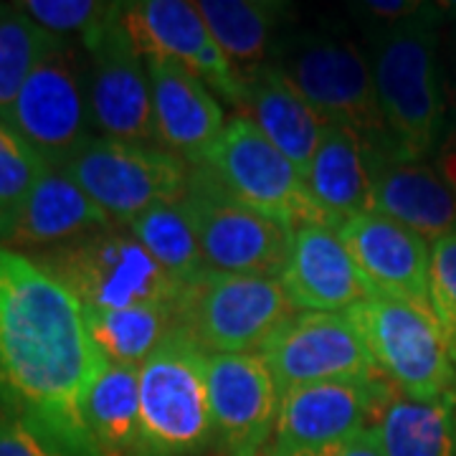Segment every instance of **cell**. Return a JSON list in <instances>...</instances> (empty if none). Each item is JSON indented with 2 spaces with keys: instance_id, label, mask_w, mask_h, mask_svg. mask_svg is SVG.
<instances>
[{
  "instance_id": "6da1fadb",
  "label": "cell",
  "mask_w": 456,
  "mask_h": 456,
  "mask_svg": "<svg viewBox=\"0 0 456 456\" xmlns=\"http://www.w3.org/2000/svg\"><path fill=\"white\" fill-rule=\"evenodd\" d=\"M107 365L82 302L33 256L0 246V411L38 428L66 456H102L84 401Z\"/></svg>"
},
{
  "instance_id": "7a4b0ae2",
  "label": "cell",
  "mask_w": 456,
  "mask_h": 456,
  "mask_svg": "<svg viewBox=\"0 0 456 456\" xmlns=\"http://www.w3.org/2000/svg\"><path fill=\"white\" fill-rule=\"evenodd\" d=\"M439 5L373 33V77L386 130L383 155L395 163H424L446 132V107L436 64Z\"/></svg>"
},
{
  "instance_id": "3957f363",
  "label": "cell",
  "mask_w": 456,
  "mask_h": 456,
  "mask_svg": "<svg viewBox=\"0 0 456 456\" xmlns=\"http://www.w3.org/2000/svg\"><path fill=\"white\" fill-rule=\"evenodd\" d=\"M208 360L211 353L183 325L140 365L134 456H196L216 444Z\"/></svg>"
},
{
  "instance_id": "277c9868",
  "label": "cell",
  "mask_w": 456,
  "mask_h": 456,
  "mask_svg": "<svg viewBox=\"0 0 456 456\" xmlns=\"http://www.w3.org/2000/svg\"><path fill=\"white\" fill-rule=\"evenodd\" d=\"M299 97L325 119L358 132L370 150H386V130L375 94L373 59L353 41L325 31L281 36L269 56Z\"/></svg>"
},
{
  "instance_id": "5b68a950",
  "label": "cell",
  "mask_w": 456,
  "mask_h": 456,
  "mask_svg": "<svg viewBox=\"0 0 456 456\" xmlns=\"http://www.w3.org/2000/svg\"><path fill=\"white\" fill-rule=\"evenodd\" d=\"M86 310L183 305L188 287L170 277L130 228H102L33 256Z\"/></svg>"
},
{
  "instance_id": "8992f818",
  "label": "cell",
  "mask_w": 456,
  "mask_h": 456,
  "mask_svg": "<svg viewBox=\"0 0 456 456\" xmlns=\"http://www.w3.org/2000/svg\"><path fill=\"white\" fill-rule=\"evenodd\" d=\"M378 373L413 401L456 395V365L434 312L393 299H365L347 310Z\"/></svg>"
},
{
  "instance_id": "52a82bcc",
  "label": "cell",
  "mask_w": 456,
  "mask_h": 456,
  "mask_svg": "<svg viewBox=\"0 0 456 456\" xmlns=\"http://www.w3.org/2000/svg\"><path fill=\"white\" fill-rule=\"evenodd\" d=\"M61 170L114 224H130L155 206L178 203L191 183V165L178 155L102 134L89 137Z\"/></svg>"
},
{
  "instance_id": "ba28073f",
  "label": "cell",
  "mask_w": 456,
  "mask_h": 456,
  "mask_svg": "<svg viewBox=\"0 0 456 456\" xmlns=\"http://www.w3.org/2000/svg\"><path fill=\"white\" fill-rule=\"evenodd\" d=\"M203 167L224 193L281 226L325 224L302 173L246 117L228 119Z\"/></svg>"
},
{
  "instance_id": "9c48e42d",
  "label": "cell",
  "mask_w": 456,
  "mask_h": 456,
  "mask_svg": "<svg viewBox=\"0 0 456 456\" xmlns=\"http://www.w3.org/2000/svg\"><path fill=\"white\" fill-rule=\"evenodd\" d=\"M183 206L211 272L241 277L281 274L292 251V228L233 200L203 165H191Z\"/></svg>"
},
{
  "instance_id": "30bf717a",
  "label": "cell",
  "mask_w": 456,
  "mask_h": 456,
  "mask_svg": "<svg viewBox=\"0 0 456 456\" xmlns=\"http://www.w3.org/2000/svg\"><path fill=\"white\" fill-rule=\"evenodd\" d=\"M5 125L51 167H61L89 137H94L89 61L71 41L33 69Z\"/></svg>"
},
{
  "instance_id": "8fae6325",
  "label": "cell",
  "mask_w": 456,
  "mask_h": 456,
  "mask_svg": "<svg viewBox=\"0 0 456 456\" xmlns=\"http://www.w3.org/2000/svg\"><path fill=\"white\" fill-rule=\"evenodd\" d=\"M292 314L277 277L208 272L183 299V325L211 355L256 353Z\"/></svg>"
},
{
  "instance_id": "7c38bea8",
  "label": "cell",
  "mask_w": 456,
  "mask_h": 456,
  "mask_svg": "<svg viewBox=\"0 0 456 456\" xmlns=\"http://www.w3.org/2000/svg\"><path fill=\"white\" fill-rule=\"evenodd\" d=\"M279 398L294 388L383 378L347 312H294L256 350Z\"/></svg>"
},
{
  "instance_id": "4fadbf2b",
  "label": "cell",
  "mask_w": 456,
  "mask_h": 456,
  "mask_svg": "<svg viewBox=\"0 0 456 456\" xmlns=\"http://www.w3.org/2000/svg\"><path fill=\"white\" fill-rule=\"evenodd\" d=\"M125 3L97 31L82 38L89 61V97L94 130L102 137L158 145L152 114V82L147 59L137 51L122 16Z\"/></svg>"
},
{
  "instance_id": "5bb4252c",
  "label": "cell",
  "mask_w": 456,
  "mask_h": 456,
  "mask_svg": "<svg viewBox=\"0 0 456 456\" xmlns=\"http://www.w3.org/2000/svg\"><path fill=\"white\" fill-rule=\"evenodd\" d=\"M393 393L386 378L294 388L279 401L272 449L277 456H299L345 444L375 424Z\"/></svg>"
},
{
  "instance_id": "9a60e30c",
  "label": "cell",
  "mask_w": 456,
  "mask_h": 456,
  "mask_svg": "<svg viewBox=\"0 0 456 456\" xmlns=\"http://www.w3.org/2000/svg\"><path fill=\"white\" fill-rule=\"evenodd\" d=\"M125 26L145 59H170L191 69L236 110H246L248 84L228 61L208 23L188 0H137L122 8Z\"/></svg>"
},
{
  "instance_id": "2e32d148",
  "label": "cell",
  "mask_w": 456,
  "mask_h": 456,
  "mask_svg": "<svg viewBox=\"0 0 456 456\" xmlns=\"http://www.w3.org/2000/svg\"><path fill=\"white\" fill-rule=\"evenodd\" d=\"M338 236L373 297L434 312L428 297L431 246L421 233L368 211L338 226Z\"/></svg>"
},
{
  "instance_id": "e0dca14e",
  "label": "cell",
  "mask_w": 456,
  "mask_h": 456,
  "mask_svg": "<svg viewBox=\"0 0 456 456\" xmlns=\"http://www.w3.org/2000/svg\"><path fill=\"white\" fill-rule=\"evenodd\" d=\"M216 444L224 456H254L272 441L279 413L274 375L256 353H221L208 360Z\"/></svg>"
},
{
  "instance_id": "ac0fdd59",
  "label": "cell",
  "mask_w": 456,
  "mask_h": 456,
  "mask_svg": "<svg viewBox=\"0 0 456 456\" xmlns=\"http://www.w3.org/2000/svg\"><path fill=\"white\" fill-rule=\"evenodd\" d=\"M152 82L155 142L188 165H203L226 130L224 107L191 69L170 59H147Z\"/></svg>"
},
{
  "instance_id": "d6986e66",
  "label": "cell",
  "mask_w": 456,
  "mask_h": 456,
  "mask_svg": "<svg viewBox=\"0 0 456 456\" xmlns=\"http://www.w3.org/2000/svg\"><path fill=\"white\" fill-rule=\"evenodd\" d=\"M277 279L294 312H347L373 299L338 228L327 224H305L294 231L289 259Z\"/></svg>"
},
{
  "instance_id": "ffe728a7",
  "label": "cell",
  "mask_w": 456,
  "mask_h": 456,
  "mask_svg": "<svg viewBox=\"0 0 456 456\" xmlns=\"http://www.w3.org/2000/svg\"><path fill=\"white\" fill-rule=\"evenodd\" d=\"M112 226V218L61 167H49L13 221L0 231V246L46 251Z\"/></svg>"
},
{
  "instance_id": "44dd1931",
  "label": "cell",
  "mask_w": 456,
  "mask_h": 456,
  "mask_svg": "<svg viewBox=\"0 0 456 456\" xmlns=\"http://www.w3.org/2000/svg\"><path fill=\"white\" fill-rule=\"evenodd\" d=\"M373 167V208L391 221L403 224L424 239H441L456 231V198L426 163H395L370 150Z\"/></svg>"
},
{
  "instance_id": "7402d4cb",
  "label": "cell",
  "mask_w": 456,
  "mask_h": 456,
  "mask_svg": "<svg viewBox=\"0 0 456 456\" xmlns=\"http://www.w3.org/2000/svg\"><path fill=\"white\" fill-rule=\"evenodd\" d=\"M305 183L327 226L368 213L373 208L370 145L350 127L327 125Z\"/></svg>"
},
{
  "instance_id": "603a6c76",
  "label": "cell",
  "mask_w": 456,
  "mask_h": 456,
  "mask_svg": "<svg viewBox=\"0 0 456 456\" xmlns=\"http://www.w3.org/2000/svg\"><path fill=\"white\" fill-rule=\"evenodd\" d=\"M244 112L241 117L251 119L264 137L302 173V178H307L327 125L277 69L266 64L248 82Z\"/></svg>"
},
{
  "instance_id": "cb8c5ba5",
  "label": "cell",
  "mask_w": 456,
  "mask_h": 456,
  "mask_svg": "<svg viewBox=\"0 0 456 456\" xmlns=\"http://www.w3.org/2000/svg\"><path fill=\"white\" fill-rule=\"evenodd\" d=\"M196 8L228 61L248 84L269 64L289 5L277 0H198Z\"/></svg>"
},
{
  "instance_id": "d4e9b609",
  "label": "cell",
  "mask_w": 456,
  "mask_h": 456,
  "mask_svg": "<svg viewBox=\"0 0 456 456\" xmlns=\"http://www.w3.org/2000/svg\"><path fill=\"white\" fill-rule=\"evenodd\" d=\"M373 426L386 456H456V395L413 401L395 391Z\"/></svg>"
},
{
  "instance_id": "484cf974",
  "label": "cell",
  "mask_w": 456,
  "mask_h": 456,
  "mask_svg": "<svg viewBox=\"0 0 456 456\" xmlns=\"http://www.w3.org/2000/svg\"><path fill=\"white\" fill-rule=\"evenodd\" d=\"M89 338L112 365L140 368L165 338L183 327V305H145L127 310H86Z\"/></svg>"
},
{
  "instance_id": "4316f807",
  "label": "cell",
  "mask_w": 456,
  "mask_h": 456,
  "mask_svg": "<svg viewBox=\"0 0 456 456\" xmlns=\"http://www.w3.org/2000/svg\"><path fill=\"white\" fill-rule=\"evenodd\" d=\"M84 421L102 456H134L140 439V368L107 365L84 401Z\"/></svg>"
},
{
  "instance_id": "83f0119b",
  "label": "cell",
  "mask_w": 456,
  "mask_h": 456,
  "mask_svg": "<svg viewBox=\"0 0 456 456\" xmlns=\"http://www.w3.org/2000/svg\"><path fill=\"white\" fill-rule=\"evenodd\" d=\"M125 226L130 228L132 236L150 251V256L158 261L170 277L178 279L180 284L193 287L211 272L203 259L196 231L183 200L155 206L150 211L140 213L137 218H132Z\"/></svg>"
},
{
  "instance_id": "f1b7e54d",
  "label": "cell",
  "mask_w": 456,
  "mask_h": 456,
  "mask_svg": "<svg viewBox=\"0 0 456 456\" xmlns=\"http://www.w3.org/2000/svg\"><path fill=\"white\" fill-rule=\"evenodd\" d=\"M64 44L18 5H0V122L8 119L33 69Z\"/></svg>"
},
{
  "instance_id": "f546056e",
  "label": "cell",
  "mask_w": 456,
  "mask_h": 456,
  "mask_svg": "<svg viewBox=\"0 0 456 456\" xmlns=\"http://www.w3.org/2000/svg\"><path fill=\"white\" fill-rule=\"evenodd\" d=\"M49 167L18 132L0 122V231L13 221Z\"/></svg>"
},
{
  "instance_id": "4dcf8cb0",
  "label": "cell",
  "mask_w": 456,
  "mask_h": 456,
  "mask_svg": "<svg viewBox=\"0 0 456 456\" xmlns=\"http://www.w3.org/2000/svg\"><path fill=\"white\" fill-rule=\"evenodd\" d=\"M16 5L41 28L66 41L69 36L86 38L119 8V3H99V0H23Z\"/></svg>"
},
{
  "instance_id": "1f68e13d",
  "label": "cell",
  "mask_w": 456,
  "mask_h": 456,
  "mask_svg": "<svg viewBox=\"0 0 456 456\" xmlns=\"http://www.w3.org/2000/svg\"><path fill=\"white\" fill-rule=\"evenodd\" d=\"M428 297L456 365V231L431 244Z\"/></svg>"
},
{
  "instance_id": "d6a6232c",
  "label": "cell",
  "mask_w": 456,
  "mask_h": 456,
  "mask_svg": "<svg viewBox=\"0 0 456 456\" xmlns=\"http://www.w3.org/2000/svg\"><path fill=\"white\" fill-rule=\"evenodd\" d=\"M0 456H66L38 428L0 411Z\"/></svg>"
},
{
  "instance_id": "836d02e7",
  "label": "cell",
  "mask_w": 456,
  "mask_h": 456,
  "mask_svg": "<svg viewBox=\"0 0 456 456\" xmlns=\"http://www.w3.org/2000/svg\"><path fill=\"white\" fill-rule=\"evenodd\" d=\"M355 13L378 20V28H391L403 20L419 16L426 8V3H413V0H368V3H355L350 5Z\"/></svg>"
},
{
  "instance_id": "e575fe53",
  "label": "cell",
  "mask_w": 456,
  "mask_h": 456,
  "mask_svg": "<svg viewBox=\"0 0 456 456\" xmlns=\"http://www.w3.org/2000/svg\"><path fill=\"white\" fill-rule=\"evenodd\" d=\"M299 456H386L383 454V446L378 439V431L375 426H368L365 431H360L358 436H353L345 444L338 446H330L322 452H314V454H299Z\"/></svg>"
},
{
  "instance_id": "d590c367",
  "label": "cell",
  "mask_w": 456,
  "mask_h": 456,
  "mask_svg": "<svg viewBox=\"0 0 456 456\" xmlns=\"http://www.w3.org/2000/svg\"><path fill=\"white\" fill-rule=\"evenodd\" d=\"M434 158H436V160H434V167H436L439 178L446 183V188H449L456 198V125L444 132V137H441Z\"/></svg>"
},
{
  "instance_id": "8d00e7d4",
  "label": "cell",
  "mask_w": 456,
  "mask_h": 456,
  "mask_svg": "<svg viewBox=\"0 0 456 456\" xmlns=\"http://www.w3.org/2000/svg\"><path fill=\"white\" fill-rule=\"evenodd\" d=\"M441 11H446V13H452V16H456V3H439Z\"/></svg>"
},
{
  "instance_id": "74e56055",
  "label": "cell",
  "mask_w": 456,
  "mask_h": 456,
  "mask_svg": "<svg viewBox=\"0 0 456 456\" xmlns=\"http://www.w3.org/2000/svg\"><path fill=\"white\" fill-rule=\"evenodd\" d=\"M254 456H277V454H274V449H272V441H269V444H266V446L261 449L259 454H254Z\"/></svg>"
}]
</instances>
